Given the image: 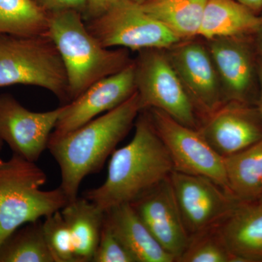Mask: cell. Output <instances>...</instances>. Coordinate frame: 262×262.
Listing matches in <instances>:
<instances>
[{"instance_id":"obj_33","label":"cell","mask_w":262,"mask_h":262,"mask_svg":"<svg viewBox=\"0 0 262 262\" xmlns=\"http://www.w3.org/2000/svg\"><path fill=\"white\" fill-rule=\"evenodd\" d=\"M3 146H4V142L0 139V153H1L2 150L3 149Z\"/></svg>"},{"instance_id":"obj_12","label":"cell","mask_w":262,"mask_h":262,"mask_svg":"<svg viewBox=\"0 0 262 262\" xmlns=\"http://www.w3.org/2000/svg\"><path fill=\"white\" fill-rule=\"evenodd\" d=\"M165 51L203 120L223 104L220 80L207 46L180 41Z\"/></svg>"},{"instance_id":"obj_24","label":"cell","mask_w":262,"mask_h":262,"mask_svg":"<svg viewBox=\"0 0 262 262\" xmlns=\"http://www.w3.org/2000/svg\"><path fill=\"white\" fill-rule=\"evenodd\" d=\"M179 262L236 261L215 227L192 236Z\"/></svg>"},{"instance_id":"obj_25","label":"cell","mask_w":262,"mask_h":262,"mask_svg":"<svg viewBox=\"0 0 262 262\" xmlns=\"http://www.w3.org/2000/svg\"><path fill=\"white\" fill-rule=\"evenodd\" d=\"M42 229L54 262H77L72 234L61 211L46 217Z\"/></svg>"},{"instance_id":"obj_19","label":"cell","mask_w":262,"mask_h":262,"mask_svg":"<svg viewBox=\"0 0 262 262\" xmlns=\"http://www.w3.org/2000/svg\"><path fill=\"white\" fill-rule=\"evenodd\" d=\"M61 212L72 234L77 262L92 261L101 237L105 211L84 196H77Z\"/></svg>"},{"instance_id":"obj_4","label":"cell","mask_w":262,"mask_h":262,"mask_svg":"<svg viewBox=\"0 0 262 262\" xmlns=\"http://www.w3.org/2000/svg\"><path fill=\"white\" fill-rule=\"evenodd\" d=\"M47 179L36 163L18 155L0 158V244L19 227L61 211L69 203L60 187L42 190Z\"/></svg>"},{"instance_id":"obj_13","label":"cell","mask_w":262,"mask_h":262,"mask_svg":"<svg viewBox=\"0 0 262 262\" xmlns=\"http://www.w3.org/2000/svg\"><path fill=\"white\" fill-rule=\"evenodd\" d=\"M136 91L135 66L133 61L120 72L98 81L63 110L51 137H60L82 127L127 101Z\"/></svg>"},{"instance_id":"obj_16","label":"cell","mask_w":262,"mask_h":262,"mask_svg":"<svg viewBox=\"0 0 262 262\" xmlns=\"http://www.w3.org/2000/svg\"><path fill=\"white\" fill-rule=\"evenodd\" d=\"M216 228L236 262H262V203L239 201Z\"/></svg>"},{"instance_id":"obj_9","label":"cell","mask_w":262,"mask_h":262,"mask_svg":"<svg viewBox=\"0 0 262 262\" xmlns=\"http://www.w3.org/2000/svg\"><path fill=\"white\" fill-rule=\"evenodd\" d=\"M170 181L190 237L220 225L241 201L203 176L173 170Z\"/></svg>"},{"instance_id":"obj_17","label":"cell","mask_w":262,"mask_h":262,"mask_svg":"<svg viewBox=\"0 0 262 262\" xmlns=\"http://www.w3.org/2000/svg\"><path fill=\"white\" fill-rule=\"evenodd\" d=\"M104 220L136 262L176 261L156 241L130 203L105 211Z\"/></svg>"},{"instance_id":"obj_5","label":"cell","mask_w":262,"mask_h":262,"mask_svg":"<svg viewBox=\"0 0 262 262\" xmlns=\"http://www.w3.org/2000/svg\"><path fill=\"white\" fill-rule=\"evenodd\" d=\"M14 84L42 88L63 105L70 102L63 60L47 34H0V87Z\"/></svg>"},{"instance_id":"obj_11","label":"cell","mask_w":262,"mask_h":262,"mask_svg":"<svg viewBox=\"0 0 262 262\" xmlns=\"http://www.w3.org/2000/svg\"><path fill=\"white\" fill-rule=\"evenodd\" d=\"M63 110L62 105L51 111L36 113L24 107L13 95L0 94V139L13 154L37 163L48 149Z\"/></svg>"},{"instance_id":"obj_3","label":"cell","mask_w":262,"mask_h":262,"mask_svg":"<svg viewBox=\"0 0 262 262\" xmlns=\"http://www.w3.org/2000/svg\"><path fill=\"white\" fill-rule=\"evenodd\" d=\"M48 14L47 34L63 60L70 101L134 61L125 48L103 47L89 32L80 12L66 10Z\"/></svg>"},{"instance_id":"obj_29","label":"cell","mask_w":262,"mask_h":262,"mask_svg":"<svg viewBox=\"0 0 262 262\" xmlns=\"http://www.w3.org/2000/svg\"><path fill=\"white\" fill-rule=\"evenodd\" d=\"M255 14L259 15L262 11V0H236Z\"/></svg>"},{"instance_id":"obj_18","label":"cell","mask_w":262,"mask_h":262,"mask_svg":"<svg viewBox=\"0 0 262 262\" xmlns=\"http://www.w3.org/2000/svg\"><path fill=\"white\" fill-rule=\"evenodd\" d=\"M261 16L255 14L236 0H208L198 37L215 38L253 35Z\"/></svg>"},{"instance_id":"obj_10","label":"cell","mask_w":262,"mask_h":262,"mask_svg":"<svg viewBox=\"0 0 262 262\" xmlns=\"http://www.w3.org/2000/svg\"><path fill=\"white\" fill-rule=\"evenodd\" d=\"M249 35L215 38L207 48L220 80L224 103L257 104L258 60Z\"/></svg>"},{"instance_id":"obj_15","label":"cell","mask_w":262,"mask_h":262,"mask_svg":"<svg viewBox=\"0 0 262 262\" xmlns=\"http://www.w3.org/2000/svg\"><path fill=\"white\" fill-rule=\"evenodd\" d=\"M130 204L160 246L179 261L190 237L179 211L170 177Z\"/></svg>"},{"instance_id":"obj_20","label":"cell","mask_w":262,"mask_h":262,"mask_svg":"<svg viewBox=\"0 0 262 262\" xmlns=\"http://www.w3.org/2000/svg\"><path fill=\"white\" fill-rule=\"evenodd\" d=\"M224 159L231 194L241 201H257L262 194V139Z\"/></svg>"},{"instance_id":"obj_28","label":"cell","mask_w":262,"mask_h":262,"mask_svg":"<svg viewBox=\"0 0 262 262\" xmlns=\"http://www.w3.org/2000/svg\"><path fill=\"white\" fill-rule=\"evenodd\" d=\"M120 0H86L85 9L82 17L85 22L101 16Z\"/></svg>"},{"instance_id":"obj_7","label":"cell","mask_w":262,"mask_h":262,"mask_svg":"<svg viewBox=\"0 0 262 262\" xmlns=\"http://www.w3.org/2000/svg\"><path fill=\"white\" fill-rule=\"evenodd\" d=\"M85 23L105 48L167 50L182 41L131 0H120L104 14Z\"/></svg>"},{"instance_id":"obj_6","label":"cell","mask_w":262,"mask_h":262,"mask_svg":"<svg viewBox=\"0 0 262 262\" xmlns=\"http://www.w3.org/2000/svg\"><path fill=\"white\" fill-rule=\"evenodd\" d=\"M141 111L156 108L182 125L201 126L198 112L163 49L139 51L134 60Z\"/></svg>"},{"instance_id":"obj_21","label":"cell","mask_w":262,"mask_h":262,"mask_svg":"<svg viewBox=\"0 0 262 262\" xmlns=\"http://www.w3.org/2000/svg\"><path fill=\"white\" fill-rule=\"evenodd\" d=\"M207 1L149 0L140 5L182 41L198 36Z\"/></svg>"},{"instance_id":"obj_22","label":"cell","mask_w":262,"mask_h":262,"mask_svg":"<svg viewBox=\"0 0 262 262\" xmlns=\"http://www.w3.org/2000/svg\"><path fill=\"white\" fill-rule=\"evenodd\" d=\"M0 262H54L42 221L29 222L12 232L0 244Z\"/></svg>"},{"instance_id":"obj_1","label":"cell","mask_w":262,"mask_h":262,"mask_svg":"<svg viewBox=\"0 0 262 262\" xmlns=\"http://www.w3.org/2000/svg\"><path fill=\"white\" fill-rule=\"evenodd\" d=\"M134 125L132 140L112 154L105 182L84 194L104 211L137 201L173 171L168 150L146 111H141Z\"/></svg>"},{"instance_id":"obj_31","label":"cell","mask_w":262,"mask_h":262,"mask_svg":"<svg viewBox=\"0 0 262 262\" xmlns=\"http://www.w3.org/2000/svg\"><path fill=\"white\" fill-rule=\"evenodd\" d=\"M253 36H254L253 42H254L256 53L258 54V58H261L262 60V16L261 22L260 24L259 27H258L256 33L253 34Z\"/></svg>"},{"instance_id":"obj_14","label":"cell","mask_w":262,"mask_h":262,"mask_svg":"<svg viewBox=\"0 0 262 262\" xmlns=\"http://www.w3.org/2000/svg\"><path fill=\"white\" fill-rule=\"evenodd\" d=\"M223 158L239 152L262 139V119L257 105L224 103L203 119L198 129Z\"/></svg>"},{"instance_id":"obj_34","label":"cell","mask_w":262,"mask_h":262,"mask_svg":"<svg viewBox=\"0 0 262 262\" xmlns=\"http://www.w3.org/2000/svg\"><path fill=\"white\" fill-rule=\"evenodd\" d=\"M257 201L259 202V203H262V194L261 196H260L259 199H258Z\"/></svg>"},{"instance_id":"obj_26","label":"cell","mask_w":262,"mask_h":262,"mask_svg":"<svg viewBox=\"0 0 262 262\" xmlns=\"http://www.w3.org/2000/svg\"><path fill=\"white\" fill-rule=\"evenodd\" d=\"M92 262H136V260L104 220Z\"/></svg>"},{"instance_id":"obj_27","label":"cell","mask_w":262,"mask_h":262,"mask_svg":"<svg viewBox=\"0 0 262 262\" xmlns=\"http://www.w3.org/2000/svg\"><path fill=\"white\" fill-rule=\"evenodd\" d=\"M39 8L47 13L61 10H74L83 14L86 0H32Z\"/></svg>"},{"instance_id":"obj_30","label":"cell","mask_w":262,"mask_h":262,"mask_svg":"<svg viewBox=\"0 0 262 262\" xmlns=\"http://www.w3.org/2000/svg\"><path fill=\"white\" fill-rule=\"evenodd\" d=\"M258 96L257 107L262 119V60L258 58Z\"/></svg>"},{"instance_id":"obj_23","label":"cell","mask_w":262,"mask_h":262,"mask_svg":"<svg viewBox=\"0 0 262 262\" xmlns=\"http://www.w3.org/2000/svg\"><path fill=\"white\" fill-rule=\"evenodd\" d=\"M48 14L32 0H0V34H46Z\"/></svg>"},{"instance_id":"obj_8","label":"cell","mask_w":262,"mask_h":262,"mask_svg":"<svg viewBox=\"0 0 262 262\" xmlns=\"http://www.w3.org/2000/svg\"><path fill=\"white\" fill-rule=\"evenodd\" d=\"M144 111L168 150L173 170L211 179L230 193L225 159L207 142L199 130L182 125L156 108Z\"/></svg>"},{"instance_id":"obj_32","label":"cell","mask_w":262,"mask_h":262,"mask_svg":"<svg viewBox=\"0 0 262 262\" xmlns=\"http://www.w3.org/2000/svg\"><path fill=\"white\" fill-rule=\"evenodd\" d=\"M131 1L134 2V3H137V4L142 5L146 2L149 1V0H131Z\"/></svg>"},{"instance_id":"obj_2","label":"cell","mask_w":262,"mask_h":262,"mask_svg":"<svg viewBox=\"0 0 262 262\" xmlns=\"http://www.w3.org/2000/svg\"><path fill=\"white\" fill-rule=\"evenodd\" d=\"M141 113L137 92L113 110L82 127L50 137L48 149L61 170L60 187L69 202L77 198L82 181L99 172L117 144L128 134Z\"/></svg>"}]
</instances>
